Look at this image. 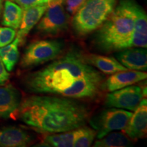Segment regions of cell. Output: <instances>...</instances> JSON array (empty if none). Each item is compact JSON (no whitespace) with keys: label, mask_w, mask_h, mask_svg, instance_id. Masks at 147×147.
Masks as SVG:
<instances>
[{"label":"cell","mask_w":147,"mask_h":147,"mask_svg":"<svg viewBox=\"0 0 147 147\" xmlns=\"http://www.w3.org/2000/svg\"><path fill=\"white\" fill-rule=\"evenodd\" d=\"M84 54L78 48H70L52 63L24 77L25 89L36 94L75 100L95 98L102 91L106 78L87 63Z\"/></svg>","instance_id":"1"},{"label":"cell","mask_w":147,"mask_h":147,"mask_svg":"<svg viewBox=\"0 0 147 147\" xmlns=\"http://www.w3.org/2000/svg\"><path fill=\"white\" fill-rule=\"evenodd\" d=\"M3 0H0V15H1V10H2L3 8Z\"/></svg>","instance_id":"26"},{"label":"cell","mask_w":147,"mask_h":147,"mask_svg":"<svg viewBox=\"0 0 147 147\" xmlns=\"http://www.w3.org/2000/svg\"><path fill=\"white\" fill-rule=\"evenodd\" d=\"M18 119L35 131L57 134L84 126L90 112L75 99L49 94L29 96L21 102Z\"/></svg>","instance_id":"2"},{"label":"cell","mask_w":147,"mask_h":147,"mask_svg":"<svg viewBox=\"0 0 147 147\" xmlns=\"http://www.w3.org/2000/svg\"><path fill=\"white\" fill-rule=\"evenodd\" d=\"M47 7L48 3H45L23 10L21 25L16 36L19 40V45H23L25 42L27 35L41 19Z\"/></svg>","instance_id":"14"},{"label":"cell","mask_w":147,"mask_h":147,"mask_svg":"<svg viewBox=\"0 0 147 147\" xmlns=\"http://www.w3.org/2000/svg\"><path fill=\"white\" fill-rule=\"evenodd\" d=\"M33 140L31 134L18 127L0 129V147H25L29 146Z\"/></svg>","instance_id":"13"},{"label":"cell","mask_w":147,"mask_h":147,"mask_svg":"<svg viewBox=\"0 0 147 147\" xmlns=\"http://www.w3.org/2000/svg\"><path fill=\"white\" fill-rule=\"evenodd\" d=\"M65 49V42L61 39L36 40L27 46L22 57V69H32L58 58Z\"/></svg>","instance_id":"5"},{"label":"cell","mask_w":147,"mask_h":147,"mask_svg":"<svg viewBox=\"0 0 147 147\" xmlns=\"http://www.w3.org/2000/svg\"><path fill=\"white\" fill-rule=\"evenodd\" d=\"M117 4V0H86L71 21L74 34L84 37L96 31L109 17Z\"/></svg>","instance_id":"4"},{"label":"cell","mask_w":147,"mask_h":147,"mask_svg":"<svg viewBox=\"0 0 147 147\" xmlns=\"http://www.w3.org/2000/svg\"><path fill=\"white\" fill-rule=\"evenodd\" d=\"M146 86L142 88L137 85H130L110 92L106 95L104 104L108 108H117L134 111L141 101L146 97Z\"/></svg>","instance_id":"8"},{"label":"cell","mask_w":147,"mask_h":147,"mask_svg":"<svg viewBox=\"0 0 147 147\" xmlns=\"http://www.w3.org/2000/svg\"><path fill=\"white\" fill-rule=\"evenodd\" d=\"M132 115L127 110L109 108L92 117L89 123L97 131V138L100 139L110 132L125 129Z\"/></svg>","instance_id":"7"},{"label":"cell","mask_w":147,"mask_h":147,"mask_svg":"<svg viewBox=\"0 0 147 147\" xmlns=\"http://www.w3.org/2000/svg\"><path fill=\"white\" fill-rule=\"evenodd\" d=\"M146 77L147 74L144 71L128 69L118 71L105 79L102 84V91H116L144 80Z\"/></svg>","instance_id":"9"},{"label":"cell","mask_w":147,"mask_h":147,"mask_svg":"<svg viewBox=\"0 0 147 147\" xmlns=\"http://www.w3.org/2000/svg\"><path fill=\"white\" fill-rule=\"evenodd\" d=\"M84 57L88 63L106 74H113L118 71L128 70L117 59L113 57L85 53Z\"/></svg>","instance_id":"15"},{"label":"cell","mask_w":147,"mask_h":147,"mask_svg":"<svg viewBox=\"0 0 147 147\" xmlns=\"http://www.w3.org/2000/svg\"><path fill=\"white\" fill-rule=\"evenodd\" d=\"M81 127L70 131L57 134H49L44 138V144L47 146L54 147H71L76 138L80 134Z\"/></svg>","instance_id":"17"},{"label":"cell","mask_w":147,"mask_h":147,"mask_svg":"<svg viewBox=\"0 0 147 147\" xmlns=\"http://www.w3.org/2000/svg\"><path fill=\"white\" fill-rule=\"evenodd\" d=\"M86 0H66V10L70 14H74Z\"/></svg>","instance_id":"24"},{"label":"cell","mask_w":147,"mask_h":147,"mask_svg":"<svg viewBox=\"0 0 147 147\" xmlns=\"http://www.w3.org/2000/svg\"><path fill=\"white\" fill-rule=\"evenodd\" d=\"M23 10L20 5L10 0H5L3 6L2 25L18 29L21 25Z\"/></svg>","instance_id":"18"},{"label":"cell","mask_w":147,"mask_h":147,"mask_svg":"<svg viewBox=\"0 0 147 147\" xmlns=\"http://www.w3.org/2000/svg\"><path fill=\"white\" fill-rule=\"evenodd\" d=\"M21 103V93L16 87L12 84L0 86V118L7 119L17 115Z\"/></svg>","instance_id":"10"},{"label":"cell","mask_w":147,"mask_h":147,"mask_svg":"<svg viewBox=\"0 0 147 147\" xmlns=\"http://www.w3.org/2000/svg\"><path fill=\"white\" fill-rule=\"evenodd\" d=\"M115 57L128 69L144 71L146 70L147 53L144 48H128L118 51Z\"/></svg>","instance_id":"12"},{"label":"cell","mask_w":147,"mask_h":147,"mask_svg":"<svg viewBox=\"0 0 147 147\" xmlns=\"http://www.w3.org/2000/svg\"><path fill=\"white\" fill-rule=\"evenodd\" d=\"M10 1L17 3L23 8V10H25L36 5L49 3L51 0H10Z\"/></svg>","instance_id":"23"},{"label":"cell","mask_w":147,"mask_h":147,"mask_svg":"<svg viewBox=\"0 0 147 147\" xmlns=\"http://www.w3.org/2000/svg\"><path fill=\"white\" fill-rule=\"evenodd\" d=\"M19 40L15 38L13 41L5 47L0 48V57L7 71L13 70L19 58Z\"/></svg>","instance_id":"19"},{"label":"cell","mask_w":147,"mask_h":147,"mask_svg":"<svg viewBox=\"0 0 147 147\" xmlns=\"http://www.w3.org/2000/svg\"><path fill=\"white\" fill-rule=\"evenodd\" d=\"M134 0H121L93 39L97 51L105 54L131 47L136 7Z\"/></svg>","instance_id":"3"},{"label":"cell","mask_w":147,"mask_h":147,"mask_svg":"<svg viewBox=\"0 0 147 147\" xmlns=\"http://www.w3.org/2000/svg\"><path fill=\"white\" fill-rule=\"evenodd\" d=\"M111 133V132H110ZM133 144L131 139L121 132L108 134L102 138L97 139L94 143L95 147H125Z\"/></svg>","instance_id":"20"},{"label":"cell","mask_w":147,"mask_h":147,"mask_svg":"<svg viewBox=\"0 0 147 147\" xmlns=\"http://www.w3.org/2000/svg\"><path fill=\"white\" fill-rule=\"evenodd\" d=\"M16 29L8 27H0V48L9 45L15 39Z\"/></svg>","instance_id":"22"},{"label":"cell","mask_w":147,"mask_h":147,"mask_svg":"<svg viewBox=\"0 0 147 147\" xmlns=\"http://www.w3.org/2000/svg\"><path fill=\"white\" fill-rule=\"evenodd\" d=\"M63 0H51L38 23L36 30L43 37H54L68 28L69 16L63 7Z\"/></svg>","instance_id":"6"},{"label":"cell","mask_w":147,"mask_h":147,"mask_svg":"<svg viewBox=\"0 0 147 147\" xmlns=\"http://www.w3.org/2000/svg\"><path fill=\"white\" fill-rule=\"evenodd\" d=\"M131 47H147V16L140 5L136 7L135 24L131 40Z\"/></svg>","instance_id":"16"},{"label":"cell","mask_w":147,"mask_h":147,"mask_svg":"<svg viewBox=\"0 0 147 147\" xmlns=\"http://www.w3.org/2000/svg\"><path fill=\"white\" fill-rule=\"evenodd\" d=\"M97 131L94 129H91L87 127H81L80 133L76 138L74 143V147H88L92 144L96 137Z\"/></svg>","instance_id":"21"},{"label":"cell","mask_w":147,"mask_h":147,"mask_svg":"<svg viewBox=\"0 0 147 147\" xmlns=\"http://www.w3.org/2000/svg\"><path fill=\"white\" fill-rule=\"evenodd\" d=\"M126 135L131 140L143 138L147 130V102L146 97L134 110L127 125L125 128Z\"/></svg>","instance_id":"11"},{"label":"cell","mask_w":147,"mask_h":147,"mask_svg":"<svg viewBox=\"0 0 147 147\" xmlns=\"http://www.w3.org/2000/svg\"><path fill=\"white\" fill-rule=\"evenodd\" d=\"M10 78V74L5 69L4 64L0 57V86L4 85V84Z\"/></svg>","instance_id":"25"}]
</instances>
